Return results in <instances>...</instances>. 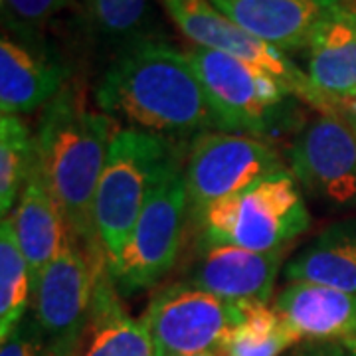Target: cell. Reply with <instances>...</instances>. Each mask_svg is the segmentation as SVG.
I'll return each instance as SVG.
<instances>
[{
  "instance_id": "6da1fadb",
  "label": "cell",
  "mask_w": 356,
  "mask_h": 356,
  "mask_svg": "<svg viewBox=\"0 0 356 356\" xmlns=\"http://www.w3.org/2000/svg\"><path fill=\"white\" fill-rule=\"evenodd\" d=\"M95 105L129 129L191 145L218 131L188 54L165 38H149L115 54L93 91Z\"/></svg>"
},
{
  "instance_id": "7a4b0ae2",
  "label": "cell",
  "mask_w": 356,
  "mask_h": 356,
  "mask_svg": "<svg viewBox=\"0 0 356 356\" xmlns=\"http://www.w3.org/2000/svg\"><path fill=\"white\" fill-rule=\"evenodd\" d=\"M117 121L91 109L83 83L72 79L40 117L36 153L67 228L97 267L109 266L95 228V196Z\"/></svg>"
},
{
  "instance_id": "3957f363",
  "label": "cell",
  "mask_w": 356,
  "mask_h": 356,
  "mask_svg": "<svg viewBox=\"0 0 356 356\" xmlns=\"http://www.w3.org/2000/svg\"><path fill=\"white\" fill-rule=\"evenodd\" d=\"M186 54L202 81L218 131L273 145L295 137L307 123L305 103L271 74L200 46H192Z\"/></svg>"
},
{
  "instance_id": "277c9868",
  "label": "cell",
  "mask_w": 356,
  "mask_h": 356,
  "mask_svg": "<svg viewBox=\"0 0 356 356\" xmlns=\"http://www.w3.org/2000/svg\"><path fill=\"white\" fill-rule=\"evenodd\" d=\"M182 156V145L161 135L129 127L115 131L95 196V228L107 264L125 250L156 182Z\"/></svg>"
},
{
  "instance_id": "5b68a950",
  "label": "cell",
  "mask_w": 356,
  "mask_h": 356,
  "mask_svg": "<svg viewBox=\"0 0 356 356\" xmlns=\"http://www.w3.org/2000/svg\"><path fill=\"white\" fill-rule=\"evenodd\" d=\"M309 226L305 194L287 166L212 204L196 229V243L280 252L289 250L293 240L303 236Z\"/></svg>"
},
{
  "instance_id": "8992f818",
  "label": "cell",
  "mask_w": 356,
  "mask_h": 356,
  "mask_svg": "<svg viewBox=\"0 0 356 356\" xmlns=\"http://www.w3.org/2000/svg\"><path fill=\"white\" fill-rule=\"evenodd\" d=\"M188 222L184 165L178 161L156 182L121 255L109 264L119 295L149 291L175 267Z\"/></svg>"
},
{
  "instance_id": "52a82bcc",
  "label": "cell",
  "mask_w": 356,
  "mask_h": 356,
  "mask_svg": "<svg viewBox=\"0 0 356 356\" xmlns=\"http://www.w3.org/2000/svg\"><path fill=\"white\" fill-rule=\"evenodd\" d=\"M287 165L273 145L248 135L210 131L192 140L184 156L188 222L196 229L208 208L254 186Z\"/></svg>"
},
{
  "instance_id": "ba28073f",
  "label": "cell",
  "mask_w": 356,
  "mask_h": 356,
  "mask_svg": "<svg viewBox=\"0 0 356 356\" xmlns=\"http://www.w3.org/2000/svg\"><path fill=\"white\" fill-rule=\"evenodd\" d=\"M172 24L191 40L192 46L222 51L243 64L254 65L281 81L307 107L317 113L337 115L329 99L318 91L311 77L285 51L245 32L232 22L210 0H159Z\"/></svg>"
},
{
  "instance_id": "9c48e42d",
  "label": "cell",
  "mask_w": 356,
  "mask_h": 356,
  "mask_svg": "<svg viewBox=\"0 0 356 356\" xmlns=\"http://www.w3.org/2000/svg\"><path fill=\"white\" fill-rule=\"evenodd\" d=\"M242 313V305L180 281L154 295L140 323L153 341L154 356H194L220 350Z\"/></svg>"
},
{
  "instance_id": "30bf717a",
  "label": "cell",
  "mask_w": 356,
  "mask_h": 356,
  "mask_svg": "<svg viewBox=\"0 0 356 356\" xmlns=\"http://www.w3.org/2000/svg\"><path fill=\"white\" fill-rule=\"evenodd\" d=\"M289 170L303 194L331 212L356 208V133L339 115L318 113L293 137Z\"/></svg>"
},
{
  "instance_id": "8fae6325",
  "label": "cell",
  "mask_w": 356,
  "mask_h": 356,
  "mask_svg": "<svg viewBox=\"0 0 356 356\" xmlns=\"http://www.w3.org/2000/svg\"><path fill=\"white\" fill-rule=\"evenodd\" d=\"M105 267L95 266L88 250L70 234L62 252L44 269L32 297L34 318L48 343L88 332L95 283Z\"/></svg>"
},
{
  "instance_id": "7c38bea8",
  "label": "cell",
  "mask_w": 356,
  "mask_h": 356,
  "mask_svg": "<svg viewBox=\"0 0 356 356\" xmlns=\"http://www.w3.org/2000/svg\"><path fill=\"white\" fill-rule=\"evenodd\" d=\"M287 252H252L236 245L196 243L182 283L236 305L267 303Z\"/></svg>"
},
{
  "instance_id": "4fadbf2b",
  "label": "cell",
  "mask_w": 356,
  "mask_h": 356,
  "mask_svg": "<svg viewBox=\"0 0 356 356\" xmlns=\"http://www.w3.org/2000/svg\"><path fill=\"white\" fill-rule=\"evenodd\" d=\"M74 67L44 38L0 40V111L26 115L46 107L72 81Z\"/></svg>"
},
{
  "instance_id": "5bb4252c",
  "label": "cell",
  "mask_w": 356,
  "mask_h": 356,
  "mask_svg": "<svg viewBox=\"0 0 356 356\" xmlns=\"http://www.w3.org/2000/svg\"><path fill=\"white\" fill-rule=\"evenodd\" d=\"M232 22L281 51L307 50L346 0H210Z\"/></svg>"
},
{
  "instance_id": "9a60e30c",
  "label": "cell",
  "mask_w": 356,
  "mask_h": 356,
  "mask_svg": "<svg viewBox=\"0 0 356 356\" xmlns=\"http://www.w3.org/2000/svg\"><path fill=\"white\" fill-rule=\"evenodd\" d=\"M275 309L299 341L346 343L356 339V295L327 285L289 283Z\"/></svg>"
},
{
  "instance_id": "2e32d148",
  "label": "cell",
  "mask_w": 356,
  "mask_h": 356,
  "mask_svg": "<svg viewBox=\"0 0 356 356\" xmlns=\"http://www.w3.org/2000/svg\"><path fill=\"white\" fill-rule=\"evenodd\" d=\"M10 218L14 222L20 250L30 267L34 291L44 269L62 252L72 234L46 178L40 170L38 161L30 178L26 180Z\"/></svg>"
},
{
  "instance_id": "e0dca14e",
  "label": "cell",
  "mask_w": 356,
  "mask_h": 356,
  "mask_svg": "<svg viewBox=\"0 0 356 356\" xmlns=\"http://www.w3.org/2000/svg\"><path fill=\"white\" fill-rule=\"evenodd\" d=\"M307 51V76L337 113V105L356 91V6L346 2L327 18Z\"/></svg>"
},
{
  "instance_id": "ac0fdd59",
  "label": "cell",
  "mask_w": 356,
  "mask_h": 356,
  "mask_svg": "<svg viewBox=\"0 0 356 356\" xmlns=\"http://www.w3.org/2000/svg\"><path fill=\"white\" fill-rule=\"evenodd\" d=\"M283 275L289 283H317L356 295V216L321 229L283 267Z\"/></svg>"
},
{
  "instance_id": "d6986e66",
  "label": "cell",
  "mask_w": 356,
  "mask_h": 356,
  "mask_svg": "<svg viewBox=\"0 0 356 356\" xmlns=\"http://www.w3.org/2000/svg\"><path fill=\"white\" fill-rule=\"evenodd\" d=\"M76 22L81 36L111 58L137 42L163 38L154 0H79Z\"/></svg>"
},
{
  "instance_id": "ffe728a7",
  "label": "cell",
  "mask_w": 356,
  "mask_h": 356,
  "mask_svg": "<svg viewBox=\"0 0 356 356\" xmlns=\"http://www.w3.org/2000/svg\"><path fill=\"white\" fill-rule=\"evenodd\" d=\"M88 332L83 356H154L153 341L145 325L129 317L121 305L109 267L97 275Z\"/></svg>"
},
{
  "instance_id": "44dd1931",
  "label": "cell",
  "mask_w": 356,
  "mask_h": 356,
  "mask_svg": "<svg viewBox=\"0 0 356 356\" xmlns=\"http://www.w3.org/2000/svg\"><path fill=\"white\" fill-rule=\"evenodd\" d=\"M242 318L222 344V356H281L297 343L275 307L267 303H242Z\"/></svg>"
},
{
  "instance_id": "7402d4cb",
  "label": "cell",
  "mask_w": 356,
  "mask_h": 356,
  "mask_svg": "<svg viewBox=\"0 0 356 356\" xmlns=\"http://www.w3.org/2000/svg\"><path fill=\"white\" fill-rule=\"evenodd\" d=\"M30 267L16 238L13 218L0 224V341L6 339L26 317L32 303Z\"/></svg>"
},
{
  "instance_id": "603a6c76",
  "label": "cell",
  "mask_w": 356,
  "mask_h": 356,
  "mask_svg": "<svg viewBox=\"0 0 356 356\" xmlns=\"http://www.w3.org/2000/svg\"><path fill=\"white\" fill-rule=\"evenodd\" d=\"M38 161L36 133L18 115L0 119V214L10 216Z\"/></svg>"
},
{
  "instance_id": "cb8c5ba5",
  "label": "cell",
  "mask_w": 356,
  "mask_h": 356,
  "mask_svg": "<svg viewBox=\"0 0 356 356\" xmlns=\"http://www.w3.org/2000/svg\"><path fill=\"white\" fill-rule=\"evenodd\" d=\"M74 0H0L2 28L18 38H42L46 26Z\"/></svg>"
},
{
  "instance_id": "d4e9b609",
  "label": "cell",
  "mask_w": 356,
  "mask_h": 356,
  "mask_svg": "<svg viewBox=\"0 0 356 356\" xmlns=\"http://www.w3.org/2000/svg\"><path fill=\"white\" fill-rule=\"evenodd\" d=\"M48 339L34 315H26L6 339H2L0 356H44Z\"/></svg>"
},
{
  "instance_id": "484cf974",
  "label": "cell",
  "mask_w": 356,
  "mask_h": 356,
  "mask_svg": "<svg viewBox=\"0 0 356 356\" xmlns=\"http://www.w3.org/2000/svg\"><path fill=\"white\" fill-rule=\"evenodd\" d=\"M86 334H77V337H67V339H60V341H51L46 346L44 356H83L86 353Z\"/></svg>"
},
{
  "instance_id": "4316f807",
  "label": "cell",
  "mask_w": 356,
  "mask_h": 356,
  "mask_svg": "<svg viewBox=\"0 0 356 356\" xmlns=\"http://www.w3.org/2000/svg\"><path fill=\"white\" fill-rule=\"evenodd\" d=\"M289 356H348L341 343H309Z\"/></svg>"
},
{
  "instance_id": "83f0119b",
  "label": "cell",
  "mask_w": 356,
  "mask_h": 356,
  "mask_svg": "<svg viewBox=\"0 0 356 356\" xmlns=\"http://www.w3.org/2000/svg\"><path fill=\"white\" fill-rule=\"evenodd\" d=\"M344 344V348H346V355L348 356H356V339H353V341H346Z\"/></svg>"
},
{
  "instance_id": "f1b7e54d",
  "label": "cell",
  "mask_w": 356,
  "mask_h": 356,
  "mask_svg": "<svg viewBox=\"0 0 356 356\" xmlns=\"http://www.w3.org/2000/svg\"><path fill=\"white\" fill-rule=\"evenodd\" d=\"M194 356H222V353H220V350H208V353H200V355Z\"/></svg>"
}]
</instances>
